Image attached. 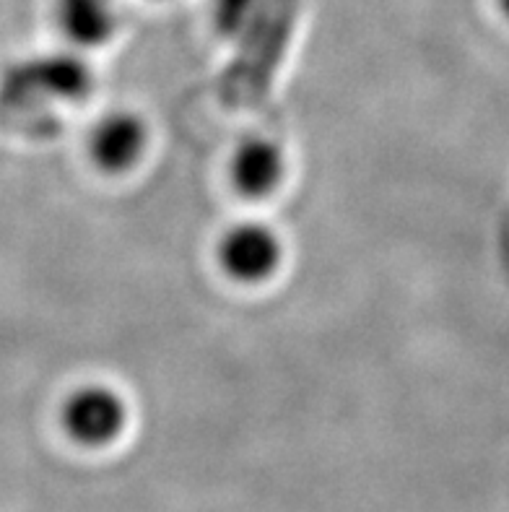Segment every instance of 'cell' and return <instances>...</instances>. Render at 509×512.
<instances>
[{
	"label": "cell",
	"mask_w": 509,
	"mask_h": 512,
	"mask_svg": "<svg viewBox=\"0 0 509 512\" xmlns=\"http://www.w3.org/2000/svg\"><path fill=\"white\" fill-rule=\"evenodd\" d=\"M65 435L84 448H104L123 435L128 406L115 388L86 385L65 398L60 411Z\"/></svg>",
	"instance_id": "cell-1"
},
{
	"label": "cell",
	"mask_w": 509,
	"mask_h": 512,
	"mask_svg": "<svg viewBox=\"0 0 509 512\" xmlns=\"http://www.w3.org/2000/svg\"><path fill=\"white\" fill-rule=\"evenodd\" d=\"M281 258H284L281 237L260 221L237 224L219 242L221 268L242 284L271 279L281 266Z\"/></svg>",
	"instance_id": "cell-2"
},
{
	"label": "cell",
	"mask_w": 509,
	"mask_h": 512,
	"mask_svg": "<svg viewBox=\"0 0 509 512\" xmlns=\"http://www.w3.org/2000/svg\"><path fill=\"white\" fill-rule=\"evenodd\" d=\"M146 143H149V130L141 117L133 112H112L102 117V123L91 133L89 151L99 169L120 175L136 167L146 151Z\"/></svg>",
	"instance_id": "cell-3"
},
{
	"label": "cell",
	"mask_w": 509,
	"mask_h": 512,
	"mask_svg": "<svg viewBox=\"0 0 509 512\" xmlns=\"http://www.w3.org/2000/svg\"><path fill=\"white\" fill-rule=\"evenodd\" d=\"M286 175L284 149L271 138H247L232 156L234 188L247 198H265L281 188Z\"/></svg>",
	"instance_id": "cell-4"
},
{
	"label": "cell",
	"mask_w": 509,
	"mask_h": 512,
	"mask_svg": "<svg viewBox=\"0 0 509 512\" xmlns=\"http://www.w3.org/2000/svg\"><path fill=\"white\" fill-rule=\"evenodd\" d=\"M258 11V0H216V24L221 32H237Z\"/></svg>",
	"instance_id": "cell-5"
},
{
	"label": "cell",
	"mask_w": 509,
	"mask_h": 512,
	"mask_svg": "<svg viewBox=\"0 0 509 512\" xmlns=\"http://www.w3.org/2000/svg\"><path fill=\"white\" fill-rule=\"evenodd\" d=\"M499 8H502V13H504V19L509 21V0H499Z\"/></svg>",
	"instance_id": "cell-6"
}]
</instances>
